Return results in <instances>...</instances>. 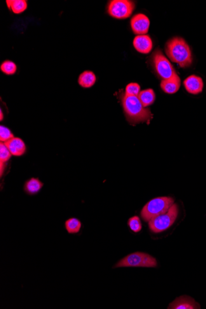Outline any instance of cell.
Returning a JSON list of instances; mask_svg holds the SVG:
<instances>
[{
	"label": "cell",
	"instance_id": "24",
	"mask_svg": "<svg viewBox=\"0 0 206 309\" xmlns=\"http://www.w3.org/2000/svg\"><path fill=\"white\" fill-rule=\"evenodd\" d=\"M6 165H4V163L0 162V174H1V177L3 174V172L4 170H5Z\"/></svg>",
	"mask_w": 206,
	"mask_h": 309
},
{
	"label": "cell",
	"instance_id": "14",
	"mask_svg": "<svg viewBox=\"0 0 206 309\" xmlns=\"http://www.w3.org/2000/svg\"><path fill=\"white\" fill-rule=\"evenodd\" d=\"M44 184L39 178H30L25 182L24 190L30 196L36 195L43 188Z\"/></svg>",
	"mask_w": 206,
	"mask_h": 309
},
{
	"label": "cell",
	"instance_id": "8",
	"mask_svg": "<svg viewBox=\"0 0 206 309\" xmlns=\"http://www.w3.org/2000/svg\"><path fill=\"white\" fill-rule=\"evenodd\" d=\"M130 24L135 34L142 36L148 32L150 21L144 14H138L132 18Z\"/></svg>",
	"mask_w": 206,
	"mask_h": 309
},
{
	"label": "cell",
	"instance_id": "9",
	"mask_svg": "<svg viewBox=\"0 0 206 309\" xmlns=\"http://www.w3.org/2000/svg\"><path fill=\"white\" fill-rule=\"evenodd\" d=\"M169 309H201L200 304L196 303L193 298L188 296H182L178 297L174 301L170 304Z\"/></svg>",
	"mask_w": 206,
	"mask_h": 309
},
{
	"label": "cell",
	"instance_id": "4",
	"mask_svg": "<svg viewBox=\"0 0 206 309\" xmlns=\"http://www.w3.org/2000/svg\"><path fill=\"white\" fill-rule=\"evenodd\" d=\"M158 266L154 257L144 252H136L127 255L119 261L114 268H154Z\"/></svg>",
	"mask_w": 206,
	"mask_h": 309
},
{
	"label": "cell",
	"instance_id": "5",
	"mask_svg": "<svg viewBox=\"0 0 206 309\" xmlns=\"http://www.w3.org/2000/svg\"><path fill=\"white\" fill-rule=\"evenodd\" d=\"M179 214V208L174 204L168 211L159 215L149 222L150 230L154 233H159L167 230L174 224Z\"/></svg>",
	"mask_w": 206,
	"mask_h": 309
},
{
	"label": "cell",
	"instance_id": "25",
	"mask_svg": "<svg viewBox=\"0 0 206 309\" xmlns=\"http://www.w3.org/2000/svg\"><path fill=\"white\" fill-rule=\"evenodd\" d=\"M0 114H1V118H0V120L2 121H3V111H2L1 109V111H0Z\"/></svg>",
	"mask_w": 206,
	"mask_h": 309
},
{
	"label": "cell",
	"instance_id": "10",
	"mask_svg": "<svg viewBox=\"0 0 206 309\" xmlns=\"http://www.w3.org/2000/svg\"><path fill=\"white\" fill-rule=\"evenodd\" d=\"M133 44L136 50L143 54L149 53L153 49V41L150 37L146 35L136 37Z\"/></svg>",
	"mask_w": 206,
	"mask_h": 309
},
{
	"label": "cell",
	"instance_id": "22",
	"mask_svg": "<svg viewBox=\"0 0 206 309\" xmlns=\"http://www.w3.org/2000/svg\"><path fill=\"white\" fill-rule=\"evenodd\" d=\"M14 138V135L8 128L1 125L0 127V141L6 143Z\"/></svg>",
	"mask_w": 206,
	"mask_h": 309
},
{
	"label": "cell",
	"instance_id": "2",
	"mask_svg": "<svg viewBox=\"0 0 206 309\" xmlns=\"http://www.w3.org/2000/svg\"><path fill=\"white\" fill-rule=\"evenodd\" d=\"M165 53L172 62H176L183 68L188 67L193 59L190 48L184 39L174 37L165 44Z\"/></svg>",
	"mask_w": 206,
	"mask_h": 309
},
{
	"label": "cell",
	"instance_id": "18",
	"mask_svg": "<svg viewBox=\"0 0 206 309\" xmlns=\"http://www.w3.org/2000/svg\"><path fill=\"white\" fill-rule=\"evenodd\" d=\"M8 9L15 14H21L27 8V1L25 0H7Z\"/></svg>",
	"mask_w": 206,
	"mask_h": 309
},
{
	"label": "cell",
	"instance_id": "16",
	"mask_svg": "<svg viewBox=\"0 0 206 309\" xmlns=\"http://www.w3.org/2000/svg\"><path fill=\"white\" fill-rule=\"evenodd\" d=\"M65 228L70 235H77L81 231L82 224L79 219L72 217L65 222Z\"/></svg>",
	"mask_w": 206,
	"mask_h": 309
},
{
	"label": "cell",
	"instance_id": "15",
	"mask_svg": "<svg viewBox=\"0 0 206 309\" xmlns=\"http://www.w3.org/2000/svg\"><path fill=\"white\" fill-rule=\"evenodd\" d=\"M97 77L93 72L85 71L82 72L79 77V85L83 88H90L95 85Z\"/></svg>",
	"mask_w": 206,
	"mask_h": 309
},
{
	"label": "cell",
	"instance_id": "3",
	"mask_svg": "<svg viewBox=\"0 0 206 309\" xmlns=\"http://www.w3.org/2000/svg\"><path fill=\"white\" fill-rule=\"evenodd\" d=\"M174 201L170 197H159L149 201L143 207L141 216L144 221L149 222L161 214H165L174 205Z\"/></svg>",
	"mask_w": 206,
	"mask_h": 309
},
{
	"label": "cell",
	"instance_id": "13",
	"mask_svg": "<svg viewBox=\"0 0 206 309\" xmlns=\"http://www.w3.org/2000/svg\"><path fill=\"white\" fill-rule=\"evenodd\" d=\"M181 85V81L177 74L172 78L163 80L161 83V87L165 93L168 94H174L179 91Z\"/></svg>",
	"mask_w": 206,
	"mask_h": 309
},
{
	"label": "cell",
	"instance_id": "20",
	"mask_svg": "<svg viewBox=\"0 0 206 309\" xmlns=\"http://www.w3.org/2000/svg\"><path fill=\"white\" fill-rule=\"evenodd\" d=\"M128 226L134 233H139L142 229L141 221L138 216H133L128 219Z\"/></svg>",
	"mask_w": 206,
	"mask_h": 309
},
{
	"label": "cell",
	"instance_id": "17",
	"mask_svg": "<svg viewBox=\"0 0 206 309\" xmlns=\"http://www.w3.org/2000/svg\"><path fill=\"white\" fill-rule=\"evenodd\" d=\"M138 98H139L143 106L146 107L153 104L154 101L156 100V95L153 90L147 89V90L140 91Z\"/></svg>",
	"mask_w": 206,
	"mask_h": 309
},
{
	"label": "cell",
	"instance_id": "21",
	"mask_svg": "<svg viewBox=\"0 0 206 309\" xmlns=\"http://www.w3.org/2000/svg\"><path fill=\"white\" fill-rule=\"evenodd\" d=\"M11 156V152L9 151L8 147L4 143L1 142L0 144V162L5 163L10 159Z\"/></svg>",
	"mask_w": 206,
	"mask_h": 309
},
{
	"label": "cell",
	"instance_id": "6",
	"mask_svg": "<svg viewBox=\"0 0 206 309\" xmlns=\"http://www.w3.org/2000/svg\"><path fill=\"white\" fill-rule=\"evenodd\" d=\"M153 64L156 73L163 80L172 78L177 74L172 64L159 49L153 53Z\"/></svg>",
	"mask_w": 206,
	"mask_h": 309
},
{
	"label": "cell",
	"instance_id": "11",
	"mask_svg": "<svg viewBox=\"0 0 206 309\" xmlns=\"http://www.w3.org/2000/svg\"><path fill=\"white\" fill-rule=\"evenodd\" d=\"M184 84L186 91L191 94L198 95L202 92L204 83L200 77L190 76L185 80Z\"/></svg>",
	"mask_w": 206,
	"mask_h": 309
},
{
	"label": "cell",
	"instance_id": "23",
	"mask_svg": "<svg viewBox=\"0 0 206 309\" xmlns=\"http://www.w3.org/2000/svg\"><path fill=\"white\" fill-rule=\"evenodd\" d=\"M140 93V86L137 83H130L126 86L125 93L128 96L138 97Z\"/></svg>",
	"mask_w": 206,
	"mask_h": 309
},
{
	"label": "cell",
	"instance_id": "19",
	"mask_svg": "<svg viewBox=\"0 0 206 309\" xmlns=\"http://www.w3.org/2000/svg\"><path fill=\"white\" fill-rule=\"evenodd\" d=\"M0 69L4 74L8 76H12L17 71V65L11 61L7 60L2 63Z\"/></svg>",
	"mask_w": 206,
	"mask_h": 309
},
{
	"label": "cell",
	"instance_id": "7",
	"mask_svg": "<svg viewBox=\"0 0 206 309\" xmlns=\"http://www.w3.org/2000/svg\"><path fill=\"white\" fill-rule=\"evenodd\" d=\"M135 8V3L129 0H112L109 2L107 12L112 18L124 20L130 17Z\"/></svg>",
	"mask_w": 206,
	"mask_h": 309
},
{
	"label": "cell",
	"instance_id": "1",
	"mask_svg": "<svg viewBox=\"0 0 206 309\" xmlns=\"http://www.w3.org/2000/svg\"><path fill=\"white\" fill-rule=\"evenodd\" d=\"M122 103L126 118L133 125L144 122L149 123L153 118L151 111L143 106L138 97L124 94L122 98Z\"/></svg>",
	"mask_w": 206,
	"mask_h": 309
},
{
	"label": "cell",
	"instance_id": "12",
	"mask_svg": "<svg viewBox=\"0 0 206 309\" xmlns=\"http://www.w3.org/2000/svg\"><path fill=\"white\" fill-rule=\"evenodd\" d=\"M4 144L8 147L9 151L13 156H21L24 155L26 151L25 143L20 138L14 137Z\"/></svg>",
	"mask_w": 206,
	"mask_h": 309
}]
</instances>
